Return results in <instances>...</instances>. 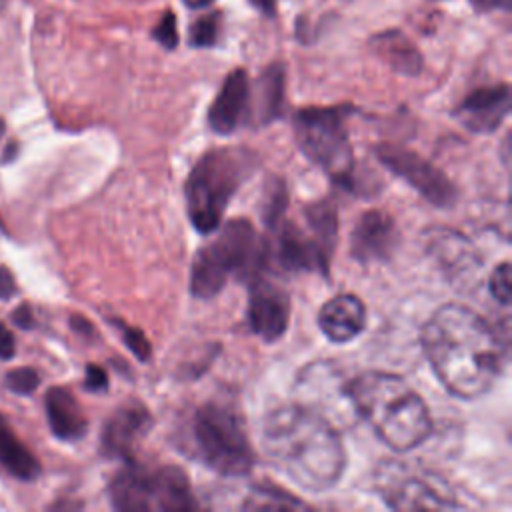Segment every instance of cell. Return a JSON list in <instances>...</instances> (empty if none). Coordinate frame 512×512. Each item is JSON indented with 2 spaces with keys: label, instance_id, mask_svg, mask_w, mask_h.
<instances>
[{
  "label": "cell",
  "instance_id": "1",
  "mask_svg": "<svg viewBox=\"0 0 512 512\" xmlns=\"http://www.w3.org/2000/svg\"><path fill=\"white\" fill-rule=\"evenodd\" d=\"M420 340L436 378L462 400L484 396L502 374L506 338L468 306L444 304L434 310Z\"/></svg>",
  "mask_w": 512,
  "mask_h": 512
},
{
  "label": "cell",
  "instance_id": "2",
  "mask_svg": "<svg viewBox=\"0 0 512 512\" xmlns=\"http://www.w3.org/2000/svg\"><path fill=\"white\" fill-rule=\"evenodd\" d=\"M262 448L280 472L312 492L336 486L346 470L336 426L300 402L282 404L264 418Z\"/></svg>",
  "mask_w": 512,
  "mask_h": 512
},
{
  "label": "cell",
  "instance_id": "3",
  "mask_svg": "<svg viewBox=\"0 0 512 512\" xmlns=\"http://www.w3.org/2000/svg\"><path fill=\"white\" fill-rule=\"evenodd\" d=\"M354 412L396 452L420 446L432 434V418L422 396L396 374L368 370L346 384Z\"/></svg>",
  "mask_w": 512,
  "mask_h": 512
},
{
  "label": "cell",
  "instance_id": "4",
  "mask_svg": "<svg viewBox=\"0 0 512 512\" xmlns=\"http://www.w3.org/2000/svg\"><path fill=\"white\" fill-rule=\"evenodd\" d=\"M184 446L190 458L222 476H246L254 466L244 418L222 400H208L192 412Z\"/></svg>",
  "mask_w": 512,
  "mask_h": 512
},
{
  "label": "cell",
  "instance_id": "5",
  "mask_svg": "<svg viewBox=\"0 0 512 512\" xmlns=\"http://www.w3.org/2000/svg\"><path fill=\"white\" fill-rule=\"evenodd\" d=\"M254 168L256 156L246 148H216L194 164L184 192L188 218L200 234L220 226L230 198Z\"/></svg>",
  "mask_w": 512,
  "mask_h": 512
},
{
  "label": "cell",
  "instance_id": "6",
  "mask_svg": "<svg viewBox=\"0 0 512 512\" xmlns=\"http://www.w3.org/2000/svg\"><path fill=\"white\" fill-rule=\"evenodd\" d=\"M270 248L246 218L224 224L220 234L202 246L190 266V292L200 300L214 298L232 276H254Z\"/></svg>",
  "mask_w": 512,
  "mask_h": 512
},
{
  "label": "cell",
  "instance_id": "7",
  "mask_svg": "<svg viewBox=\"0 0 512 512\" xmlns=\"http://www.w3.org/2000/svg\"><path fill=\"white\" fill-rule=\"evenodd\" d=\"M110 504L124 512H188L198 502L188 476L178 466H146L126 460L110 484Z\"/></svg>",
  "mask_w": 512,
  "mask_h": 512
},
{
  "label": "cell",
  "instance_id": "8",
  "mask_svg": "<svg viewBox=\"0 0 512 512\" xmlns=\"http://www.w3.org/2000/svg\"><path fill=\"white\" fill-rule=\"evenodd\" d=\"M352 106H310L294 114V134L310 162L340 188L354 190V154L346 122Z\"/></svg>",
  "mask_w": 512,
  "mask_h": 512
},
{
  "label": "cell",
  "instance_id": "9",
  "mask_svg": "<svg viewBox=\"0 0 512 512\" xmlns=\"http://www.w3.org/2000/svg\"><path fill=\"white\" fill-rule=\"evenodd\" d=\"M374 490L396 510H448L460 506L432 472L402 460H384L376 466Z\"/></svg>",
  "mask_w": 512,
  "mask_h": 512
},
{
  "label": "cell",
  "instance_id": "10",
  "mask_svg": "<svg viewBox=\"0 0 512 512\" xmlns=\"http://www.w3.org/2000/svg\"><path fill=\"white\" fill-rule=\"evenodd\" d=\"M376 156L392 174L408 182L430 204L450 208L458 200V190L452 180L418 152L404 146L380 144L376 148Z\"/></svg>",
  "mask_w": 512,
  "mask_h": 512
},
{
  "label": "cell",
  "instance_id": "11",
  "mask_svg": "<svg viewBox=\"0 0 512 512\" xmlns=\"http://www.w3.org/2000/svg\"><path fill=\"white\" fill-rule=\"evenodd\" d=\"M290 318V300L282 288L266 278H254L248 294V324L250 330L274 342L284 336Z\"/></svg>",
  "mask_w": 512,
  "mask_h": 512
},
{
  "label": "cell",
  "instance_id": "12",
  "mask_svg": "<svg viewBox=\"0 0 512 512\" xmlns=\"http://www.w3.org/2000/svg\"><path fill=\"white\" fill-rule=\"evenodd\" d=\"M426 250L452 282L466 284L482 266L472 242L452 228H430L426 232Z\"/></svg>",
  "mask_w": 512,
  "mask_h": 512
},
{
  "label": "cell",
  "instance_id": "13",
  "mask_svg": "<svg viewBox=\"0 0 512 512\" xmlns=\"http://www.w3.org/2000/svg\"><path fill=\"white\" fill-rule=\"evenodd\" d=\"M398 246V228L394 218L384 210L364 212L352 234H350V254L358 262H384Z\"/></svg>",
  "mask_w": 512,
  "mask_h": 512
},
{
  "label": "cell",
  "instance_id": "14",
  "mask_svg": "<svg viewBox=\"0 0 512 512\" xmlns=\"http://www.w3.org/2000/svg\"><path fill=\"white\" fill-rule=\"evenodd\" d=\"M150 426L152 416L148 408L138 400L126 402L108 418L102 428V454L108 458H120L124 462L132 460L136 440L142 438Z\"/></svg>",
  "mask_w": 512,
  "mask_h": 512
},
{
  "label": "cell",
  "instance_id": "15",
  "mask_svg": "<svg viewBox=\"0 0 512 512\" xmlns=\"http://www.w3.org/2000/svg\"><path fill=\"white\" fill-rule=\"evenodd\" d=\"M510 112V86L494 84L472 90L454 110L464 128L478 134L494 132Z\"/></svg>",
  "mask_w": 512,
  "mask_h": 512
},
{
  "label": "cell",
  "instance_id": "16",
  "mask_svg": "<svg viewBox=\"0 0 512 512\" xmlns=\"http://www.w3.org/2000/svg\"><path fill=\"white\" fill-rule=\"evenodd\" d=\"M274 230H278V240L274 246V254L278 264L288 272H320L328 276L330 258L316 240L300 230L294 222H280Z\"/></svg>",
  "mask_w": 512,
  "mask_h": 512
},
{
  "label": "cell",
  "instance_id": "17",
  "mask_svg": "<svg viewBox=\"0 0 512 512\" xmlns=\"http://www.w3.org/2000/svg\"><path fill=\"white\" fill-rule=\"evenodd\" d=\"M248 108L250 80L244 68H236L224 78L212 106L208 108V124L216 134L228 136L240 126Z\"/></svg>",
  "mask_w": 512,
  "mask_h": 512
},
{
  "label": "cell",
  "instance_id": "18",
  "mask_svg": "<svg viewBox=\"0 0 512 512\" xmlns=\"http://www.w3.org/2000/svg\"><path fill=\"white\" fill-rule=\"evenodd\" d=\"M318 326L332 342H350L366 328V306L356 294H338L320 308Z\"/></svg>",
  "mask_w": 512,
  "mask_h": 512
},
{
  "label": "cell",
  "instance_id": "19",
  "mask_svg": "<svg viewBox=\"0 0 512 512\" xmlns=\"http://www.w3.org/2000/svg\"><path fill=\"white\" fill-rule=\"evenodd\" d=\"M44 406L50 430L56 438L72 442L86 434V416L70 390L60 386L50 388L44 396Z\"/></svg>",
  "mask_w": 512,
  "mask_h": 512
},
{
  "label": "cell",
  "instance_id": "20",
  "mask_svg": "<svg viewBox=\"0 0 512 512\" xmlns=\"http://www.w3.org/2000/svg\"><path fill=\"white\" fill-rule=\"evenodd\" d=\"M370 48L380 56L396 74L416 76L422 70L420 50L400 30H386L370 38Z\"/></svg>",
  "mask_w": 512,
  "mask_h": 512
},
{
  "label": "cell",
  "instance_id": "21",
  "mask_svg": "<svg viewBox=\"0 0 512 512\" xmlns=\"http://www.w3.org/2000/svg\"><path fill=\"white\" fill-rule=\"evenodd\" d=\"M286 74L282 64H270L256 82V118L260 124L276 120L284 106Z\"/></svg>",
  "mask_w": 512,
  "mask_h": 512
},
{
  "label": "cell",
  "instance_id": "22",
  "mask_svg": "<svg viewBox=\"0 0 512 512\" xmlns=\"http://www.w3.org/2000/svg\"><path fill=\"white\" fill-rule=\"evenodd\" d=\"M0 464L18 480H34L40 474V462L12 434L4 418H0Z\"/></svg>",
  "mask_w": 512,
  "mask_h": 512
},
{
  "label": "cell",
  "instance_id": "23",
  "mask_svg": "<svg viewBox=\"0 0 512 512\" xmlns=\"http://www.w3.org/2000/svg\"><path fill=\"white\" fill-rule=\"evenodd\" d=\"M304 218L308 234L328 256H332L338 238V212L334 204L330 200L312 202L304 208Z\"/></svg>",
  "mask_w": 512,
  "mask_h": 512
},
{
  "label": "cell",
  "instance_id": "24",
  "mask_svg": "<svg viewBox=\"0 0 512 512\" xmlns=\"http://www.w3.org/2000/svg\"><path fill=\"white\" fill-rule=\"evenodd\" d=\"M246 510H302L308 508L300 498L270 484H256L250 488L244 504Z\"/></svg>",
  "mask_w": 512,
  "mask_h": 512
},
{
  "label": "cell",
  "instance_id": "25",
  "mask_svg": "<svg viewBox=\"0 0 512 512\" xmlns=\"http://www.w3.org/2000/svg\"><path fill=\"white\" fill-rule=\"evenodd\" d=\"M288 204V194H286V184L280 178H272L266 188V200H264V220L268 228H276L284 220V210Z\"/></svg>",
  "mask_w": 512,
  "mask_h": 512
},
{
  "label": "cell",
  "instance_id": "26",
  "mask_svg": "<svg viewBox=\"0 0 512 512\" xmlns=\"http://www.w3.org/2000/svg\"><path fill=\"white\" fill-rule=\"evenodd\" d=\"M218 30H220V14L208 12L192 22L188 32V42L194 48H210L218 40Z\"/></svg>",
  "mask_w": 512,
  "mask_h": 512
},
{
  "label": "cell",
  "instance_id": "27",
  "mask_svg": "<svg viewBox=\"0 0 512 512\" xmlns=\"http://www.w3.org/2000/svg\"><path fill=\"white\" fill-rule=\"evenodd\" d=\"M488 290H490V296L500 304V306H508L510 304V262H500L494 272L490 274V280H488Z\"/></svg>",
  "mask_w": 512,
  "mask_h": 512
},
{
  "label": "cell",
  "instance_id": "28",
  "mask_svg": "<svg viewBox=\"0 0 512 512\" xmlns=\"http://www.w3.org/2000/svg\"><path fill=\"white\" fill-rule=\"evenodd\" d=\"M6 386L16 394H30L38 388L40 376L34 368H16L6 374Z\"/></svg>",
  "mask_w": 512,
  "mask_h": 512
},
{
  "label": "cell",
  "instance_id": "29",
  "mask_svg": "<svg viewBox=\"0 0 512 512\" xmlns=\"http://www.w3.org/2000/svg\"><path fill=\"white\" fill-rule=\"evenodd\" d=\"M152 36L154 40L164 46L166 50H174L178 46V30H176V16L166 10L162 14V18L156 22V26L152 28Z\"/></svg>",
  "mask_w": 512,
  "mask_h": 512
},
{
  "label": "cell",
  "instance_id": "30",
  "mask_svg": "<svg viewBox=\"0 0 512 512\" xmlns=\"http://www.w3.org/2000/svg\"><path fill=\"white\" fill-rule=\"evenodd\" d=\"M120 330H122V340L124 344L130 348V352L138 358V360H148L150 358V352H152V346L148 342V338L144 336L142 330L134 328V326H126V324H118Z\"/></svg>",
  "mask_w": 512,
  "mask_h": 512
},
{
  "label": "cell",
  "instance_id": "31",
  "mask_svg": "<svg viewBox=\"0 0 512 512\" xmlns=\"http://www.w3.org/2000/svg\"><path fill=\"white\" fill-rule=\"evenodd\" d=\"M84 386L90 392H104L108 388V376L106 372L96 366V364H88L86 366V378H84Z\"/></svg>",
  "mask_w": 512,
  "mask_h": 512
},
{
  "label": "cell",
  "instance_id": "32",
  "mask_svg": "<svg viewBox=\"0 0 512 512\" xmlns=\"http://www.w3.org/2000/svg\"><path fill=\"white\" fill-rule=\"evenodd\" d=\"M14 350H16L14 336H12V332L0 322V358H2V360L12 358V356H14Z\"/></svg>",
  "mask_w": 512,
  "mask_h": 512
},
{
  "label": "cell",
  "instance_id": "33",
  "mask_svg": "<svg viewBox=\"0 0 512 512\" xmlns=\"http://www.w3.org/2000/svg\"><path fill=\"white\" fill-rule=\"evenodd\" d=\"M16 292V282L6 266H0V298H10Z\"/></svg>",
  "mask_w": 512,
  "mask_h": 512
},
{
  "label": "cell",
  "instance_id": "34",
  "mask_svg": "<svg viewBox=\"0 0 512 512\" xmlns=\"http://www.w3.org/2000/svg\"><path fill=\"white\" fill-rule=\"evenodd\" d=\"M12 320H14V324H18L20 328H32V326H34V316H32V310H30L28 304L18 306V308L12 312Z\"/></svg>",
  "mask_w": 512,
  "mask_h": 512
},
{
  "label": "cell",
  "instance_id": "35",
  "mask_svg": "<svg viewBox=\"0 0 512 512\" xmlns=\"http://www.w3.org/2000/svg\"><path fill=\"white\" fill-rule=\"evenodd\" d=\"M470 4L474 6L476 12H490L496 8L508 10L510 8V0H470Z\"/></svg>",
  "mask_w": 512,
  "mask_h": 512
},
{
  "label": "cell",
  "instance_id": "36",
  "mask_svg": "<svg viewBox=\"0 0 512 512\" xmlns=\"http://www.w3.org/2000/svg\"><path fill=\"white\" fill-rule=\"evenodd\" d=\"M260 14L272 18L276 16V0H248Z\"/></svg>",
  "mask_w": 512,
  "mask_h": 512
},
{
  "label": "cell",
  "instance_id": "37",
  "mask_svg": "<svg viewBox=\"0 0 512 512\" xmlns=\"http://www.w3.org/2000/svg\"><path fill=\"white\" fill-rule=\"evenodd\" d=\"M70 324H72V328H74L76 332H80V334H94L92 324H90L86 318H82V316H72V318H70Z\"/></svg>",
  "mask_w": 512,
  "mask_h": 512
},
{
  "label": "cell",
  "instance_id": "38",
  "mask_svg": "<svg viewBox=\"0 0 512 512\" xmlns=\"http://www.w3.org/2000/svg\"><path fill=\"white\" fill-rule=\"evenodd\" d=\"M188 8H194V10H198V8H206V6H210L214 0H182Z\"/></svg>",
  "mask_w": 512,
  "mask_h": 512
},
{
  "label": "cell",
  "instance_id": "39",
  "mask_svg": "<svg viewBox=\"0 0 512 512\" xmlns=\"http://www.w3.org/2000/svg\"><path fill=\"white\" fill-rule=\"evenodd\" d=\"M2 4H4V0H0V10H2Z\"/></svg>",
  "mask_w": 512,
  "mask_h": 512
},
{
  "label": "cell",
  "instance_id": "40",
  "mask_svg": "<svg viewBox=\"0 0 512 512\" xmlns=\"http://www.w3.org/2000/svg\"><path fill=\"white\" fill-rule=\"evenodd\" d=\"M0 418H2V416H0Z\"/></svg>",
  "mask_w": 512,
  "mask_h": 512
}]
</instances>
